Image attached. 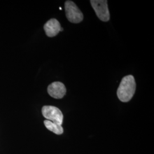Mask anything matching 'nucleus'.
<instances>
[{
	"label": "nucleus",
	"mask_w": 154,
	"mask_h": 154,
	"mask_svg": "<svg viewBox=\"0 0 154 154\" xmlns=\"http://www.w3.org/2000/svg\"><path fill=\"white\" fill-rule=\"evenodd\" d=\"M90 3L97 16L101 21L103 22L109 21L110 16L107 6V1L91 0Z\"/></svg>",
	"instance_id": "obj_3"
},
{
	"label": "nucleus",
	"mask_w": 154,
	"mask_h": 154,
	"mask_svg": "<svg viewBox=\"0 0 154 154\" xmlns=\"http://www.w3.org/2000/svg\"><path fill=\"white\" fill-rule=\"evenodd\" d=\"M136 90L135 78L131 75L123 77L117 90L119 99L123 102H127L132 99Z\"/></svg>",
	"instance_id": "obj_1"
},
{
	"label": "nucleus",
	"mask_w": 154,
	"mask_h": 154,
	"mask_svg": "<svg viewBox=\"0 0 154 154\" xmlns=\"http://www.w3.org/2000/svg\"><path fill=\"white\" fill-rule=\"evenodd\" d=\"M42 113L47 120L62 125L63 116L58 108L52 106H45L42 109Z\"/></svg>",
	"instance_id": "obj_4"
},
{
	"label": "nucleus",
	"mask_w": 154,
	"mask_h": 154,
	"mask_svg": "<svg viewBox=\"0 0 154 154\" xmlns=\"http://www.w3.org/2000/svg\"><path fill=\"white\" fill-rule=\"evenodd\" d=\"M48 92L51 97L55 99H61L66 94V87L61 82H54L48 86Z\"/></svg>",
	"instance_id": "obj_5"
},
{
	"label": "nucleus",
	"mask_w": 154,
	"mask_h": 154,
	"mask_svg": "<svg viewBox=\"0 0 154 154\" xmlns=\"http://www.w3.org/2000/svg\"><path fill=\"white\" fill-rule=\"evenodd\" d=\"M63 30V28H61V30H60V32H62Z\"/></svg>",
	"instance_id": "obj_8"
},
{
	"label": "nucleus",
	"mask_w": 154,
	"mask_h": 154,
	"mask_svg": "<svg viewBox=\"0 0 154 154\" xmlns=\"http://www.w3.org/2000/svg\"><path fill=\"white\" fill-rule=\"evenodd\" d=\"M61 28L60 22L55 18L50 19L44 25L45 32L49 37L56 36L60 32Z\"/></svg>",
	"instance_id": "obj_6"
},
{
	"label": "nucleus",
	"mask_w": 154,
	"mask_h": 154,
	"mask_svg": "<svg viewBox=\"0 0 154 154\" xmlns=\"http://www.w3.org/2000/svg\"><path fill=\"white\" fill-rule=\"evenodd\" d=\"M65 8L67 18L70 22L78 23L82 21L83 19L82 13L74 2L66 1L65 3Z\"/></svg>",
	"instance_id": "obj_2"
},
{
	"label": "nucleus",
	"mask_w": 154,
	"mask_h": 154,
	"mask_svg": "<svg viewBox=\"0 0 154 154\" xmlns=\"http://www.w3.org/2000/svg\"><path fill=\"white\" fill-rule=\"evenodd\" d=\"M44 124L45 127L49 130L55 133V134L61 135L63 132V128L61 125H57L48 120H45L44 121Z\"/></svg>",
	"instance_id": "obj_7"
}]
</instances>
